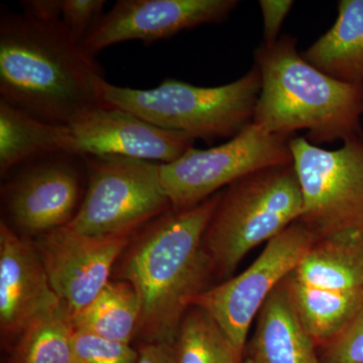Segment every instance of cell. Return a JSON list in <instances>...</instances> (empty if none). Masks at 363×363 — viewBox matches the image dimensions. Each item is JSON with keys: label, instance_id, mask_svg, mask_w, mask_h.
Listing matches in <instances>:
<instances>
[{"label": "cell", "instance_id": "8992f818", "mask_svg": "<svg viewBox=\"0 0 363 363\" xmlns=\"http://www.w3.org/2000/svg\"><path fill=\"white\" fill-rule=\"evenodd\" d=\"M87 187L66 228L83 235L136 234L171 210L159 162L123 157L84 156Z\"/></svg>", "mask_w": 363, "mask_h": 363}, {"label": "cell", "instance_id": "603a6c76", "mask_svg": "<svg viewBox=\"0 0 363 363\" xmlns=\"http://www.w3.org/2000/svg\"><path fill=\"white\" fill-rule=\"evenodd\" d=\"M138 351L130 344L116 342L87 333L74 332L72 363H138Z\"/></svg>", "mask_w": 363, "mask_h": 363}, {"label": "cell", "instance_id": "8fae6325", "mask_svg": "<svg viewBox=\"0 0 363 363\" xmlns=\"http://www.w3.org/2000/svg\"><path fill=\"white\" fill-rule=\"evenodd\" d=\"M135 236L83 235L66 227L40 236L35 247L48 278L72 316L85 309L102 292L117 259Z\"/></svg>", "mask_w": 363, "mask_h": 363}, {"label": "cell", "instance_id": "4fadbf2b", "mask_svg": "<svg viewBox=\"0 0 363 363\" xmlns=\"http://www.w3.org/2000/svg\"><path fill=\"white\" fill-rule=\"evenodd\" d=\"M74 154L169 164L194 147L190 136L164 130L108 104L81 112L70 123Z\"/></svg>", "mask_w": 363, "mask_h": 363}, {"label": "cell", "instance_id": "7a4b0ae2", "mask_svg": "<svg viewBox=\"0 0 363 363\" xmlns=\"http://www.w3.org/2000/svg\"><path fill=\"white\" fill-rule=\"evenodd\" d=\"M101 67L62 21L23 13L0 16V100L45 123L67 125L81 112L105 104Z\"/></svg>", "mask_w": 363, "mask_h": 363}, {"label": "cell", "instance_id": "5b68a950", "mask_svg": "<svg viewBox=\"0 0 363 363\" xmlns=\"http://www.w3.org/2000/svg\"><path fill=\"white\" fill-rule=\"evenodd\" d=\"M303 212L294 164L255 172L227 187L203 236L215 277L230 279L248 253L300 220Z\"/></svg>", "mask_w": 363, "mask_h": 363}, {"label": "cell", "instance_id": "277c9868", "mask_svg": "<svg viewBox=\"0 0 363 363\" xmlns=\"http://www.w3.org/2000/svg\"><path fill=\"white\" fill-rule=\"evenodd\" d=\"M260 90L262 76L255 65L238 80L216 87H201L176 79H166L152 89L119 87L105 79L98 86L104 104L164 130L208 143L230 140L250 125Z\"/></svg>", "mask_w": 363, "mask_h": 363}, {"label": "cell", "instance_id": "e0dca14e", "mask_svg": "<svg viewBox=\"0 0 363 363\" xmlns=\"http://www.w3.org/2000/svg\"><path fill=\"white\" fill-rule=\"evenodd\" d=\"M302 56L332 78L363 84V0L339 1L334 25Z\"/></svg>", "mask_w": 363, "mask_h": 363}, {"label": "cell", "instance_id": "7402d4cb", "mask_svg": "<svg viewBox=\"0 0 363 363\" xmlns=\"http://www.w3.org/2000/svg\"><path fill=\"white\" fill-rule=\"evenodd\" d=\"M74 332L73 316L62 302L21 333L11 363H72Z\"/></svg>", "mask_w": 363, "mask_h": 363}, {"label": "cell", "instance_id": "30bf717a", "mask_svg": "<svg viewBox=\"0 0 363 363\" xmlns=\"http://www.w3.org/2000/svg\"><path fill=\"white\" fill-rule=\"evenodd\" d=\"M7 178L2 198L11 222L43 235L66 226L77 213L87 187V162L74 152H54L26 162Z\"/></svg>", "mask_w": 363, "mask_h": 363}, {"label": "cell", "instance_id": "6da1fadb", "mask_svg": "<svg viewBox=\"0 0 363 363\" xmlns=\"http://www.w3.org/2000/svg\"><path fill=\"white\" fill-rule=\"evenodd\" d=\"M222 192L197 206L172 208L135 234L119 277L138 293V336L147 343L175 342L184 315L215 278L203 236Z\"/></svg>", "mask_w": 363, "mask_h": 363}, {"label": "cell", "instance_id": "4316f807", "mask_svg": "<svg viewBox=\"0 0 363 363\" xmlns=\"http://www.w3.org/2000/svg\"><path fill=\"white\" fill-rule=\"evenodd\" d=\"M23 13L45 23L62 21V0H25L21 1Z\"/></svg>", "mask_w": 363, "mask_h": 363}, {"label": "cell", "instance_id": "44dd1931", "mask_svg": "<svg viewBox=\"0 0 363 363\" xmlns=\"http://www.w3.org/2000/svg\"><path fill=\"white\" fill-rule=\"evenodd\" d=\"M173 347L177 363H241L245 357L213 317L196 305L184 315Z\"/></svg>", "mask_w": 363, "mask_h": 363}, {"label": "cell", "instance_id": "ba28073f", "mask_svg": "<svg viewBox=\"0 0 363 363\" xmlns=\"http://www.w3.org/2000/svg\"><path fill=\"white\" fill-rule=\"evenodd\" d=\"M291 140L252 123L218 147H192L175 162L162 164V187L173 209L197 206L255 172L293 164Z\"/></svg>", "mask_w": 363, "mask_h": 363}, {"label": "cell", "instance_id": "2e32d148", "mask_svg": "<svg viewBox=\"0 0 363 363\" xmlns=\"http://www.w3.org/2000/svg\"><path fill=\"white\" fill-rule=\"evenodd\" d=\"M288 278L329 292L363 290V236L341 233L315 241Z\"/></svg>", "mask_w": 363, "mask_h": 363}, {"label": "cell", "instance_id": "cb8c5ba5", "mask_svg": "<svg viewBox=\"0 0 363 363\" xmlns=\"http://www.w3.org/2000/svg\"><path fill=\"white\" fill-rule=\"evenodd\" d=\"M318 350L321 363H363V302L342 330Z\"/></svg>", "mask_w": 363, "mask_h": 363}, {"label": "cell", "instance_id": "d4e9b609", "mask_svg": "<svg viewBox=\"0 0 363 363\" xmlns=\"http://www.w3.org/2000/svg\"><path fill=\"white\" fill-rule=\"evenodd\" d=\"M104 0H62V23L74 39L83 43L104 14Z\"/></svg>", "mask_w": 363, "mask_h": 363}, {"label": "cell", "instance_id": "5bb4252c", "mask_svg": "<svg viewBox=\"0 0 363 363\" xmlns=\"http://www.w3.org/2000/svg\"><path fill=\"white\" fill-rule=\"evenodd\" d=\"M61 298L52 290L33 242L0 224V330L6 341H18L33 322L54 311Z\"/></svg>", "mask_w": 363, "mask_h": 363}, {"label": "cell", "instance_id": "3957f363", "mask_svg": "<svg viewBox=\"0 0 363 363\" xmlns=\"http://www.w3.org/2000/svg\"><path fill=\"white\" fill-rule=\"evenodd\" d=\"M262 76L253 121L272 135L307 130L313 145L362 135L363 84L330 77L303 58L297 40L283 35L255 54Z\"/></svg>", "mask_w": 363, "mask_h": 363}, {"label": "cell", "instance_id": "ac0fdd59", "mask_svg": "<svg viewBox=\"0 0 363 363\" xmlns=\"http://www.w3.org/2000/svg\"><path fill=\"white\" fill-rule=\"evenodd\" d=\"M61 152H73L68 126L45 123L0 100L1 177L35 157Z\"/></svg>", "mask_w": 363, "mask_h": 363}, {"label": "cell", "instance_id": "d6986e66", "mask_svg": "<svg viewBox=\"0 0 363 363\" xmlns=\"http://www.w3.org/2000/svg\"><path fill=\"white\" fill-rule=\"evenodd\" d=\"M140 321L138 293L123 279L109 281L93 302L73 316L75 330L126 344L138 336Z\"/></svg>", "mask_w": 363, "mask_h": 363}, {"label": "cell", "instance_id": "ffe728a7", "mask_svg": "<svg viewBox=\"0 0 363 363\" xmlns=\"http://www.w3.org/2000/svg\"><path fill=\"white\" fill-rule=\"evenodd\" d=\"M289 297L318 348L342 330L363 302V290L329 292L283 281Z\"/></svg>", "mask_w": 363, "mask_h": 363}, {"label": "cell", "instance_id": "52a82bcc", "mask_svg": "<svg viewBox=\"0 0 363 363\" xmlns=\"http://www.w3.org/2000/svg\"><path fill=\"white\" fill-rule=\"evenodd\" d=\"M290 149L304 201L298 221L316 240L341 233L363 236V135L336 150L295 138Z\"/></svg>", "mask_w": 363, "mask_h": 363}, {"label": "cell", "instance_id": "f1b7e54d", "mask_svg": "<svg viewBox=\"0 0 363 363\" xmlns=\"http://www.w3.org/2000/svg\"><path fill=\"white\" fill-rule=\"evenodd\" d=\"M241 363H255V362H253L252 358L247 357L245 358H243L242 362H241Z\"/></svg>", "mask_w": 363, "mask_h": 363}, {"label": "cell", "instance_id": "83f0119b", "mask_svg": "<svg viewBox=\"0 0 363 363\" xmlns=\"http://www.w3.org/2000/svg\"><path fill=\"white\" fill-rule=\"evenodd\" d=\"M138 351V363H177L171 344L143 342Z\"/></svg>", "mask_w": 363, "mask_h": 363}, {"label": "cell", "instance_id": "484cf974", "mask_svg": "<svg viewBox=\"0 0 363 363\" xmlns=\"http://www.w3.org/2000/svg\"><path fill=\"white\" fill-rule=\"evenodd\" d=\"M293 6L292 0H260L264 45H274L279 39L281 26Z\"/></svg>", "mask_w": 363, "mask_h": 363}, {"label": "cell", "instance_id": "9a60e30c", "mask_svg": "<svg viewBox=\"0 0 363 363\" xmlns=\"http://www.w3.org/2000/svg\"><path fill=\"white\" fill-rule=\"evenodd\" d=\"M248 352L255 363H321L283 281L259 310Z\"/></svg>", "mask_w": 363, "mask_h": 363}, {"label": "cell", "instance_id": "9c48e42d", "mask_svg": "<svg viewBox=\"0 0 363 363\" xmlns=\"http://www.w3.org/2000/svg\"><path fill=\"white\" fill-rule=\"evenodd\" d=\"M315 241L304 224L295 222L269 241L245 271L200 294L192 305L209 313L245 355L248 332L262 305Z\"/></svg>", "mask_w": 363, "mask_h": 363}, {"label": "cell", "instance_id": "7c38bea8", "mask_svg": "<svg viewBox=\"0 0 363 363\" xmlns=\"http://www.w3.org/2000/svg\"><path fill=\"white\" fill-rule=\"evenodd\" d=\"M238 4V0H119L102 14L82 44L93 56L128 40L152 44L197 26L222 23Z\"/></svg>", "mask_w": 363, "mask_h": 363}]
</instances>
